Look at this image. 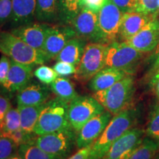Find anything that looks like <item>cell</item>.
Returning a JSON list of instances; mask_svg holds the SVG:
<instances>
[{
  "instance_id": "ab89813d",
  "label": "cell",
  "mask_w": 159,
  "mask_h": 159,
  "mask_svg": "<svg viewBox=\"0 0 159 159\" xmlns=\"http://www.w3.org/2000/svg\"><path fill=\"white\" fill-rule=\"evenodd\" d=\"M152 85H153L155 91L159 99V70L157 71L156 74L155 75L153 79H152Z\"/></svg>"
},
{
  "instance_id": "d6986e66",
  "label": "cell",
  "mask_w": 159,
  "mask_h": 159,
  "mask_svg": "<svg viewBox=\"0 0 159 159\" xmlns=\"http://www.w3.org/2000/svg\"><path fill=\"white\" fill-rule=\"evenodd\" d=\"M36 0H12L10 22L13 28L34 22Z\"/></svg>"
},
{
  "instance_id": "44dd1931",
  "label": "cell",
  "mask_w": 159,
  "mask_h": 159,
  "mask_svg": "<svg viewBox=\"0 0 159 159\" xmlns=\"http://www.w3.org/2000/svg\"><path fill=\"white\" fill-rule=\"evenodd\" d=\"M86 45V40L77 36L73 38L60 52L55 61L71 63L77 67L82 59Z\"/></svg>"
},
{
  "instance_id": "1f68e13d",
  "label": "cell",
  "mask_w": 159,
  "mask_h": 159,
  "mask_svg": "<svg viewBox=\"0 0 159 159\" xmlns=\"http://www.w3.org/2000/svg\"><path fill=\"white\" fill-rule=\"evenodd\" d=\"M158 0H137L135 12L150 16L152 19H157Z\"/></svg>"
},
{
  "instance_id": "7a4b0ae2",
  "label": "cell",
  "mask_w": 159,
  "mask_h": 159,
  "mask_svg": "<svg viewBox=\"0 0 159 159\" xmlns=\"http://www.w3.org/2000/svg\"><path fill=\"white\" fill-rule=\"evenodd\" d=\"M0 52L16 62L33 67L49 61L42 51L33 48L11 32L0 31Z\"/></svg>"
},
{
  "instance_id": "2e32d148",
  "label": "cell",
  "mask_w": 159,
  "mask_h": 159,
  "mask_svg": "<svg viewBox=\"0 0 159 159\" xmlns=\"http://www.w3.org/2000/svg\"><path fill=\"white\" fill-rule=\"evenodd\" d=\"M51 92L48 85L31 80L16 94L17 106H35L44 104L50 98Z\"/></svg>"
},
{
  "instance_id": "9a60e30c",
  "label": "cell",
  "mask_w": 159,
  "mask_h": 159,
  "mask_svg": "<svg viewBox=\"0 0 159 159\" xmlns=\"http://www.w3.org/2000/svg\"><path fill=\"white\" fill-rule=\"evenodd\" d=\"M159 41V19H152L143 28L126 41L136 50L142 53L156 49Z\"/></svg>"
},
{
  "instance_id": "836d02e7",
  "label": "cell",
  "mask_w": 159,
  "mask_h": 159,
  "mask_svg": "<svg viewBox=\"0 0 159 159\" xmlns=\"http://www.w3.org/2000/svg\"><path fill=\"white\" fill-rule=\"evenodd\" d=\"M12 0H0V27L11 20Z\"/></svg>"
},
{
  "instance_id": "e0dca14e",
  "label": "cell",
  "mask_w": 159,
  "mask_h": 159,
  "mask_svg": "<svg viewBox=\"0 0 159 159\" xmlns=\"http://www.w3.org/2000/svg\"><path fill=\"white\" fill-rule=\"evenodd\" d=\"M48 27V24L33 22L14 27L11 30V33L33 48L41 50L47 36Z\"/></svg>"
},
{
  "instance_id": "d4e9b609",
  "label": "cell",
  "mask_w": 159,
  "mask_h": 159,
  "mask_svg": "<svg viewBox=\"0 0 159 159\" xmlns=\"http://www.w3.org/2000/svg\"><path fill=\"white\" fill-rule=\"evenodd\" d=\"M49 89L55 96L69 104L78 96L73 83L64 77H57L49 85Z\"/></svg>"
},
{
  "instance_id": "8992f818",
  "label": "cell",
  "mask_w": 159,
  "mask_h": 159,
  "mask_svg": "<svg viewBox=\"0 0 159 159\" xmlns=\"http://www.w3.org/2000/svg\"><path fill=\"white\" fill-rule=\"evenodd\" d=\"M108 44L101 43H87L80 62L77 67L75 79L80 82H88L97 73L106 66Z\"/></svg>"
},
{
  "instance_id": "f1b7e54d",
  "label": "cell",
  "mask_w": 159,
  "mask_h": 159,
  "mask_svg": "<svg viewBox=\"0 0 159 159\" xmlns=\"http://www.w3.org/2000/svg\"><path fill=\"white\" fill-rule=\"evenodd\" d=\"M19 145L8 137L0 134V159H9L18 155Z\"/></svg>"
},
{
  "instance_id": "83f0119b",
  "label": "cell",
  "mask_w": 159,
  "mask_h": 159,
  "mask_svg": "<svg viewBox=\"0 0 159 159\" xmlns=\"http://www.w3.org/2000/svg\"><path fill=\"white\" fill-rule=\"evenodd\" d=\"M21 129V119L18 108H11L4 119L3 128L0 134H6Z\"/></svg>"
},
{
  "instance_id": "5b68a950",
  "label": "cell",
  "mask_w": 159,
  "mask_h": 159,
  "mask_svg": "<svg viewBox=\"0 0 159 159\" xmlns=\"http://www.w3.org/2000/svg\"><path fill=\"white\" fill-rule=\"evenodd\" d=\"M77 134L70 128L41 136L37 135L33 144L52 156L66 159L77 147Z\"/></svg>"
},
{
  "instance_id": "603a6c76",
  "label": "cell",
  "mask_w": 159,
  "mask_h": 159,
  "mask_svg": "<svg viewBox=\"0 0 159 159\" xmlns=\"http://www.w3.org/2000/svg\"><path fill=\"white\" fill-rule=\"evenodd\" d=\"M45 103L35 106H17L21 119V130L25 134H33L38 119Z\"/></svg>"
},
{
  "instance_id": "30bf717a",
  "label": "cell",
  "mask_w": 159,
  "mask_h": 159,
  "mask_svg": "<svg viewBox=\"0 0 159 159\" xmlns=\"http://www.w3.org/2000/svg\"><path fill=\"white\" fill-rule=\"evenodd\" d=\"M75 37L76 33L71 25L61 24L49 25L41 51L48 61L55 60L69 40Z\"/></svg>"
},
{
  "instance_id": "8d00e7d4",
  "label": "cell",
  "mask_w": 159,
  "mask_h": 159,
  "mask_svg": "<svg viewBox=\"0 0 159 159\" xmlns=\"http://www.w3.org/2000/svg\"><path fill=\"white\" fill-rule=\"evenodd\" d=\"M12 108L10 99L7 97L0 95V132L2 130L4 119L7 111Z\"/></svg>"
},
{
  "instance_id": "d6a6232c",
  "label": "cell",
  "mask_w": 159,
  "mask_h": 159,
  "mask_svg": "<svg viewBox=\"0 0 159 159\" xmlns=\"http://www.w3.org/2000/svg\"><path fill=\"white\" fill-rule=\"evenodd\" d=\"M53 69L58 76L62 77L70 76L75 75L77 72L76 66L63 61H57V63L53 66Z\"/></svg>"
},
{
  "instance_id": "ba28073f",
  "label": "cell",
  "mask_w": 159,
  "mask_h": 159,
  "mask_svg": "<svg viewBox=\"0 0 159 159\" xmlns=\"http://www.w3.org/2000/svg\"><path fill=\"white\" fill-rule=\"evenodd\" d=\"M104 111L94 97L78 95L69 104L68 116L71 128L77 133L85 123Z\"/></svg>"
},
{
  "instance_id": "b9f144b4",
  "label": "cell",
  "mask_w": 159,
  "mask_h": 159,
  "mask_svg": "<svg viewBox=\"0 0 159 159\" xmlns=\"http://www.w3.org/2000/svg\"><path fill=\"white\" fill-rule=\"evenodd\" d=\"M9 159H21V157H20V156H19V155H16V156L12 157V158H9Z\"/></svg>"
},
{
  "instance_id": "5bb4252c",
  "label": "cell",
  "mask_w": 159,
  "mask_h": 159,
  "mask_svg": "<svg viewBox=\"0 0 159 159\" xmlns=\"http://www.w3.org/2000/svg\"><path fill=\"white\" fill-rule=\"evenodd\" d=\"M33 69L34 67L31 66L22 64L11 60L8 75L2 88L10 94H17L32 80V77L34 75Z\"/></svg>"
},
{
  "instance_id": "f35d334b",
  "label": "cell",
  "mask_w": 159,
  "mask_h": 159,
  "mask_svg": "<svg viewBox=\"0 0 159 159\" xmlns=\"http://www.w3.org/2000/svg\"><path fill=\"white\" fill-rule=\"evenodd\" d=\"M92 145L80 149L74 155L69 156L66 159H89Z\"/></svg>"
},
{
  "instance_id": "60d3db41",
  "label": "cell",
  "mask_w": 159,
  "mask_h": 159,
  "mask_svg": "<svg viewBox=\"0 0 159 159\" xmlns=\"http://www.w3.org/2000/svg\"><path fill=\"white\" fill-rule=\"evenodd\" d=\"M154 57V64L153 67L155 69H158L159 67V41L158 45H157L156 49H155V53L153 55Z\"/></svg>"
},
{
  "instance_id": "3957f363",
  "label": "cell",
  "mask_w": 159,
  "mask_h": 159,
  "mask_svg": "<svg viewBox=\"0 0 159 159\" xmlns=\"http://www.w3.org/2000/svg\"><path fill=\"white\" fill-rule=\"evenodd\" d=\"M135 92V82L132 75H128L110 88L94 92L93 97L105 110L116 115L128 108Z\"/></svg>"
},
{
  "instance_id": "ffe728a7",
  "label": "cell",
  "mask_w": 159,
  "mask_h": 159,
  "mask_svg": "<svg viewBox=\"0 0 159 159\" xmlns=\"http://www.w3.org/2000/svg\"><path fill=\"white\" fill-rule=\"evenodd\" d=\"M128 75L120 69L105 66L89 81L88 87L93 92L105 90Z\"/></svg>"
},
{
  "instance_id": "7c38bea8",
  "label": "cell",
  "mask_w": 159,
  "mask_h": 159,
  "mask_svg": "<svg viewBox=\"0 0 159 159\" xmlns=\"http://www.w3.org/2000/svg\"><path fill=\"white\" fill-rule=\"evenodd\" d=\"M144 135L142 128L130 129L112 144L102 159H127L142 142Z\"/></svg>"
},
{
  "instance_id": "ee69618b",
  "label": "cell",
  "mask_w": 159,
  "mask_h": 159,
  "mask_svg": "<svg viewBox=\"0 0 159 159\" xmlns=\"http://www.w3.org/2000/svg\"><path fill=\"white\" fill-rule=\"evenodd\" d=\"M153 159H159V152L157 153V155L156 156H155V158Z\"/></svg>"
},
{
  "instance_id": "277c9868",
  "label": "cell",
  "mask_w": 159,
  "mask_h": 159,
  "mask_svg": "<svg viewBox=\"0 0 159 159\" xmlns=\"http://www.w3.org/2000/svg\"><path fill=\"white\" fill-rule=\"evenodd\" d=\"M69 103L58 97L49 99L45 103L34 129L38 136L71 128L68 116Z\"/></svg>"
},
{
  "instance_id": "74e56055",
  "label": "cell",
  "mask_w": 159,
  "mask_h": 159,
  "mask_svg": "<svg viewBox=\"0 0 159 159\" xmlns=\"http://www.w3.org/2000/svg\"><path fill=\"white\" fill-rule=\"evenodd\" d=\"M83 1H84L85 7L98 13L106 0H83Z\"/></svg>"
},
{
  "instance_id": "4fadbf2b",
  "label": "cell",
  "mask_w": 159,
  "mask_h": 159,
  "mask_svg": "<svg viewBox=\"0 0 159 159\" xmlns=\"http://www.w3.org/2000/svg\"><path fill=\"white\" fill-rule=\"evenodd\" d=\"M112 117V114L105 110L85 123L77 134V148L80 150L94 144L105 130Z\"/></svg>"
},
{
  "instance_id": "4316f807",
  "label": "cell",
  "mask_w": 159,
  "mask_h": 159,
  "mask_svg": "<svg viewBox=\"0 0 159 159\" xmlns=\"http://www.w3.org/2000/svg\"><path fill=\"white\" fill-rule=\"evenodd\" d=\"M18 155L21 159H62L45 152L34 144H20Z\"/></svg>"
},
{
  "instance_id": "484cf974",
  "label": "cell",
  "mask_w": 159,
  "mask_h": 159,
  "mask_svg": "<svg viewBox=\"0 0 159 159\" xmlns=\"http://www.w3.org/2000/svg\"><path fill=\"white\" fill-rule=\"evenodd\" d=\"M159 152V142L146 137L127 159H153Z\"/></svg>"
},
{
  "instance_id": "9c48e42d",
  "label": "cell",
  "mask_w": 159,
  "mask_h": 159,
  "mask_svg": "<svg viewBox=\"0 0 159 159\" xmlns=\"http://www.w3.org/2000/svg\"><path fill=\"white\" fill-rule=\"evenodd\" d=\"M123 14L111 0L105 1L98 12V25L102 43L109 44L116 41L119 37Z\"/></svg>"
},
{
  "instance_id": "7402d4cb",
  "label": "cell",
  "mask_w": 159,
  "mask_h": 159,
  "mask_svg": "<svg viewBox=\"0 0 159 159\" xmlns=\"http://www.w3.org/2000/svg\"><path fill=\"white\" fill-rule=\"evenodd\" d=\"M35 20L39 22H58V0H36Z\"/></svg>"
},
{
  "instance_id": "52a82bcc",
  "label": "cell",
  "mask_w": 159,
  "mask_h": 159,
  "mask_svg": "<svg viewBox=\"0 0 159 159\" xmlns=\"http://www.w3.org/2000/svg\"><path fill=\"white\" fill-rule=\"evenodd\" d=\"M143 53L128 44L126 41H114L108 44L106 66L124 71L129 75L135 72Z\"/></svg>"
},
{
  "instance_id": "f546056e",
  "label": "cell",
  "mask_w": 159,
  "mask_h": 159,
  "mask_svg": "<svg viewBox=\"0 0 159 159\" xmlns=\"http://www.w3.org/2000/svg\"><path fill=\"white\" fill-rule=\"evenodd\" d=\"M146 133L148 137L159 142V102L151 112Z\"/></svg>"
},
{
  "instance_id": "cb8c5ba5",
  "label": "cell",
  "mask_w": 159,
  "mask_h": 159,
  "mask_svg": "<svg viewBox=\"0 0 159 159\" xmlns=\"http://www.w3.org/2000/svg\"><path fill=\"white\" fill-rule=\"evenodd\" d=\"M84 7L83 0H58V23L70 25Z\"/></svg>"
},
{
  "instance_id": "6da1fadb",
  "label": "cell",
  "mask_w": 159,
  "mask_h": 159,
  "mask_svg": "<svg viewBox=\"0 0 159 159\" xmlns=\"http://www.w3.org/2000/svg\"><path fill=\"white\" fill-rule=\"evenodd\" d=\"M136 109L127 108L112 117L101 136L92 144L89 159H102L112 144L134 128L137 120Z\"/></svg>"
},
{
  "instance_id": "8fae6325",
  "label": "cell",
  "mask_w": 159,
  "mask_h": 159,
  "mask_svg": "<svg viewBox=\"0 0 159 159\" xmlns=\"http://www.w3.org/2000/svg\"><path fill=\"white\" fill-rule=\"evenodd\" d=\"M76 33V36L90 41L101 43L100 33L98 25V13L84 7L70 25Z\"/></svg>"
},
{
  "instance_id": "e575fe53",
  "label": "cell",
  "mask_w": 159,
  "mask_h": 159,
  "mask_svg": "<svg viewBox=\"0 0 159 159\" xmlns=\"http://www.w3.org/2000/svg\"><path fill=\"white\" fill-rule=\"evenodd\" d=\"M11 58L5 55L0 57V85L2 87L7 79L8 71L11 66Z\"/></svg>"
},
{
  "instance_id": "ac0fdd59",
  "label": "cell",
  "mask_w": 159,
  "mask_h": 159,
  "mask_svg": "<svg viewBox=\"0 0 159 159\" xmlns=\"http://www.w3.org/2000/svg\"><path fill=\"white\" fill-rule=\"evenodd\" d=\"M152 19H153L150 16L142 14L138 12L124 13L119 28V39L122 41H127L138 33Z\"/></svg>"
},
{
  "instance_id": "4dcf8cb0",
  "label": "cell",
  "mask_w": 159,
  "mask_h": 159,
  "mask_svg": "<svg viewBox=\"0 0 159 159\" xmlns=\"http://www.w3.org/2000/svg\"><path fill=\"white\" fill-rule=\"evenodd\" d=\"M34 76L40 81V83L49 85L58 77V75L54 69L45 65H41L33 72Z\"/></svg>"
},
{
  "instance_id": "7bdbcfd3",
  "label": "cell",
  "mask_w": 159,
  "mask_h": 159,
  "mask_svg": "<svg viewBox=\"0 0 159 159\" xmlns=\"http://www.w3.org/2000/svg\"><path fill=\"white\" fill-rule=\"evenodd\" d=\"M159 16V0H158V10H157V16Z\"/></svg>"
},
{
  "instance_id": "d590c367",
  "label": "cell",
  "mask_w": 159,
  "mask_h": 159,
  "mask_svg": "<svg viewBox=\"0 0 159 159\" xmlns=\"http://www.w3.org/2000/svg\"><path fill=\"white\" fill-rule=\"evenodd\" d=\"M123 13L135 12L137 0H111Z\"/></svg>"
}]
</instances>
